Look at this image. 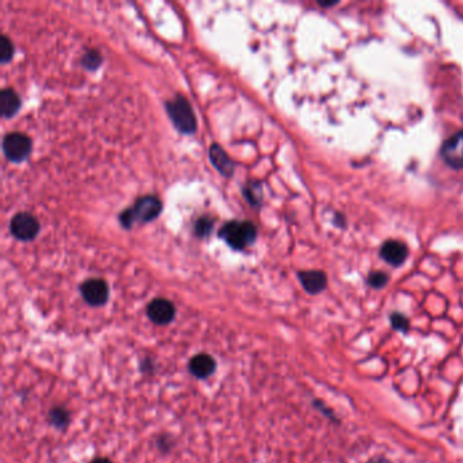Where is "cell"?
<instances>
[{
	"instance_id": "cell-1",
	"label": "cell",
	"mask_w": 463,
	"mask_h": 463,
	"mask_svg": "<svg viewBox=\"0 0 463 463\" xmlns=\"http://www.w3.org/2000/svg\"><path fill=\"white\" fill-rule=\"evenodd\" d=\"M162 210V203L158 197L155 196H144L136 201L133 208L124 210L120 215V221L123 226L129 228L133 226L136 221H150L155 219Z\"/></svg>"
},
{
	"instance_id": "cell-2",
	"label": "cell",
	"mask_w": 463,
	"mask_h": 463,
	"mask_svg": "<svg viewBox=\"0 0 463 463\" xmlns=\"http://www.w3.org/2000/svg\"><path fill=\"white\" fill-rule=\"evenodd\" d=\"M168 116L175 128L186 135H190L196 130L197 123L190 104L186 98L178 95L166 104Z\"/></svg>"
},
{
	"instance_id": "cell-3",
	"label": "cell",
	"mask_w": 463,
	"mask_h": 463,
	"mask_svg": "<svg viewBox=\"0 0 463 463\" xmlns=\"http://www.w3.org/2000/svg\"><path fill=\"white\" fill-rule=\"evenodd\" d=\"M220 235L233 249L242 250L254 242V239L257 238V230L250 221L234 220L224 224V227L220 231Z\"/></svg>"
},
{
	"instance_id": "cell-4",
	"label": "cell",
	"mask_w": 463,
	"mask_h": 463,
	"mask_svg": "<svg viewBox=\"0 0 463 463\" xmlns=\"http://www.w3.org/2000/svg\"><path fill=\"white\" fill-rule=\"evenodd\" d=\"M3 151L10 161L22 162L29 157L32 151V141L26 135L14 132L4 137Z\"/></svg>"
},
{
	"instance_id": "cell-5",
	"label": "cell",
	"mask_w": 463,
	"mask_h": 463,
	"mask_svg": "<svg viewBox=\"0 0 463 463\" xmlns=\"http://www.w3.org/2000/svg\"><path fill=\"white\" fill-rule=\"evenodd\" d=\"M10 228L15 238L21 241H32L37 237L40 231V221L33 215L22 212L14 216Z\"/></svg>"
},
{
	"instance_id": "cell-6",
	"label": "cell",
	"mask_w": 463,
	"mask_h": 463,
	"mask_svg": "<svg viewBox=\"0 0 463 463\" xmlns=\"http://www.w3.org/2000/svg\"><path fill=\"white\" fill-rule=\"evenodd\" d=\"M442 158L453 168H463V130L447 139L442 147Z\"/></svg>"
},
{
	"instance_id": "cell-7",
	"label": "cell",
	"mask_w": 463,
	"mask_h": 463,
	"mask_svg": "<svg viewBox=\"0 0 463 463\" xmlns=\"http://www.w3.org/2000/svg\"><path fill=\"white\" fill-rule=\"evenodd\" d=\"M147 317L155 325H168L175 317V307L168 299L157 297L147 306Z\"/></svg>"
},
{
	"instance_id": "cell-8",
	"label": "cell",
	"mask_w": 463,
	"mask_h": 463,
	"mask_svg": "<svg viewBox=\"0 0 463 463\" xmlns=\"http://www.w3.org/2000/svg\"><path fill=\"white\" fill-rule=\"evenodd\" d=\"M81 293L84 300L94 307L104 306L109 299L108 284L101 279H90L81 286Z\"/></svg>"
},
{
	"instance_id": "cell-9",
	"label": "cell",
	"mask_w": 463,
	"mask_h": 463,
	"mask_svg": "<svg viewBox=\"0 0 463 463\" xmlns=\"http://www.w3.org/2000/svg\"><path fill=\"white\" fill-rule=\"evenodd\" d=\"M297 277L308 294H321L328 286L326 275L321 270H302L297 273Z\"/></svg>"
},
{
	"instance_id": "cell-10",
	"label": "cell",
	"mask_w": 463,
	"mask_h": 463,
	"mask_svg": "<svg viewBox=\"0 0 463 463\" xmlns=\"http://www.w3.org/2000/svg\"><path fill=\"white\" fill-rule=\"evenodd\" d=\"M216 370V362L208 353H199L189 362V373L197 379L210 378Z\"/></svg>"
},
{
	"instance_id": "cell-11",
	"label": "cell",
	"mask_w": 463,
	"mask_h": 463,
	"mask_svg": "<svg viewBox=\"0 0 463 463\" xmlns=\"http://www.w3.org/2000/svg\"><path fill=\"white\" fill-rule=\"evenodd\" d=\"M380 257L393 266H400L408 257V248L400 241H387L380 249Z\"/></svg>"
},
{
	"instance_id": "cell-12",
	"label": "cell",
	"mask_w": 463,
	"mask_h": 463,
	"mask_svg": "<svg viewBox=\"0 0 463 463\" xmlns=\"http://www.w3.org/2000/svg\"><path fill=\"white\" fill-rule=\"evenodd\" d=\"M210 157L213 166L217 168L224 177H231L233 175L234 164L220 146H217V144L210 146Z\"/></svg>"
},
{
	"instance_id": "cell-13",
	"label": "cell",
	"mask_w": 463,
	"mask_h": 463,
	"mask_svg": "<svg viewBox=\"0 0 463 463\" xmlns=\"http://www.w3.org/2000/svg\"><path fill=\"white\" fill-rule=\"evenodd\" d=\"M0 105H1V116L10 119L19 110L21 99L12 88H3L0 92Z\"/></svg>"
},
{
	"instance_id": "cell-14",
	"label": "cell",
	"mask_w": 463,
	"mask_h": 463,
	"mask_svg": "<svg viewBox=\"0 0 463 463\" xmlns=\"http://www.w3.org/2000/svg\"><path fill=\"white\" fill-rule=\"evenodd\" d=\"M49 422L57 429H66L71 422V415L63 406H53L49 411Z\"/></svg>"
},
{
	"instance_id": "cell-15",
	"label": "cell",
	"mask_w": 463,
	"mask_h": 463,
	"mask_svg": "<svg viewBox=\"0 0 463 463\" xmlns=\"http://www.w3.org/2000/svg\"><path fill=\"white\" fill-rule=\"evenodd\" d=\"M390 324L394 331L401 333H408L411 331V321L401 313H393L390 315Z\"/></svg>"
},
{
	"instance_id": "cell-16",
	"label": "cell",
	"mask_w": 463,
	"mask_h": 463,
	"mask_svg": "<svg viewBox=\"0 0 463 463\" xmlns=\"http://www.w3.org/2000/svg\"><path fill=\"white\" fill-rule=\"evenodd\" d=\"M367 283H368L370 287H373L375 290H382L388 283V275L384 273V272H380V270L373 272V273L368 275Z\"/></svg>"
},
{
	"instance_id": "cell-17",
	"label": "cell",
	"mask_w": 463,
	"mask_h": 463,
	"mask_svg": "<svg viewBox=\"0 0 463 463\" xmlns=\"http://www.w3.org/2000/svg\"><path fill=\"white\" fill-rule=\"evenodd\" d=\"M12 53H14L12 43L6 36H1L0 37V61L3 64L8 63L12 59Z\"/></svg>"
},
{
	"instance_id": "cell-18",
	"label": "cell",
	"mask_w": 463,
	"mask_h": 463,
	"mask_svg": "<svg viewBox=\"0 0 463 463\" xmlns=\"http://www.w3.org/2000/svg\"><path fill=\"white\" fill-rule=\"evenodd\" d=\"M101 63V55L97 50H90L84 55L83 66L88 70H95L97 67H99Z\"/></svg>"
},
{
	"instance_id": "cell-19",
	"label": "cell",
	"mask_w": 463,
	"mask_h": 463,
	"mask_svg": "<svg viewBox=\"0 0 463 463\" xmlns=\"http://www.w3.org/2000/svg\"><path fill=\"white\" fill-rule=\"evenodd\" d=\"M245 196H246V199H248L252 204L258 206V204H259V200H261V188H259V185H258V184H255V185H250V184H249L248 189L245 190Z\"/></svg>"
},
{
	"instance_id": "cell-20",
	"label": "cell",
	"mask_w": 463,
	"mask_h": 463,
	"mask_svg": "<svg viewBox=\"0 0 463 463\" xmlns=\"http://www.w3.org/2000/svg\"><path fill=\"white\" fill-rule=\"evenodd\" d=\"M212 227H213V221L208 217H203L196 224V233L199 237H207L212 231Z\"/></svg>"
},
{
	"instance_id": "cell-21",
	"label": "cell",
	"mask_w": 463,
	"mask_h": 463,
	"mask_svg": "<svg viewBox=\"0 0 463 463\" xmlns=\"http://www.w3.org/2000/svg\"><path fill=\"white\" fill-rule=\"evenodd\" d=\"M140 370L146 375H152L154 371H155V362H154V359L150 357V356L144 357L141 360V363H140Z\"/></svg>"
},
{
	"instance_id": "cell-22",
	"label": "cell",
	"mask_w": 463,
	"mask_h": 463,
	"mask_svg": "<svg viewBox=\"0 0 463 463\" xmlns=\"http://www.w3.org/2000/svg\"><path fill=\"white\" fill-rule=\"evenodd\" d=\"M157 444H158V449L162 453H168L173 449L174 442H173V439L170 436H168V435H161L158 437V440H157Z\"/></svg>"
},
{
	"instance_id": "cell-23",
	"label": "cell",
	"mask_w": 463,
	"mask_h": 463,
	"mask_svg": "<svg viewBox=\"0 0 463 463\" xmlns=\"http://www.w3.org/2000/svg\"><path fill=\"white\" fill-rule=\"evenodd\" d=\"M314 406H317V409L321 411V412H322L325 416H328L331 420H336L335 413H333L331 409H328V406H325L321 401H314Z\"/></svg>"
},
{
	"instance_id": "cell-24",
	"label": "cell",
	"mask_w": 463,
	"mask_h": 463,
	"mask_svg": "<svg viewBox=\"0 0 463 463\" xmlns=\"http://www.w3.org/2000/svg\"><path fill=\"white\" fill-rule=\"evenodd\" d=\"M367 463H391L388 460H386L384 457H374V458H371L370 461Z\"/></svg>"
},
{
	"instance_id": "cell-25",
	"label": "cell",
	"mask_w": 463,
	"mask_h": 463,
	"mask_svg": "<svg viewBox=\"0 0 463 463\" xmlns=\"http://www.w3.org/2000/svg\"><path fill=\"white\" fill-rule=\"evenodd\" d=\"M91 463H113L110 460H108V458H97V460H94Z\"/></svg>"
}]
</instances>
